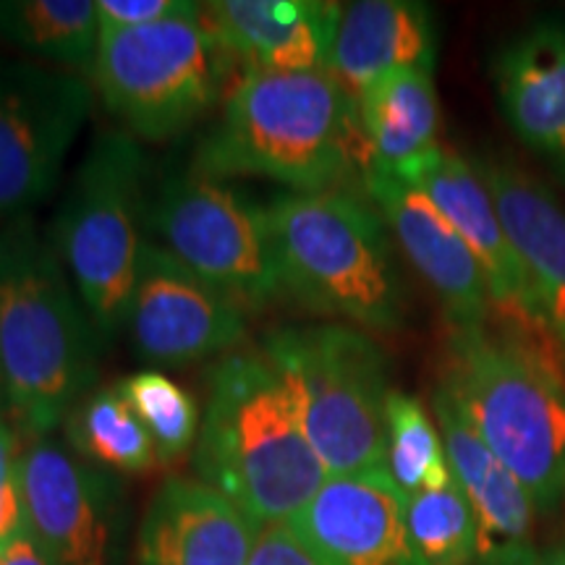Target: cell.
Listing matches in <instances>:
<instances>
[{"label":"cell","instance_id":"obj_11","mask_svg":"<svg viewBox=\"0 0 565 565\" xmlns=\"http://www.w3.org/2000/svg\"><path fill=\"white\" fill-rule=\"evenodd\" d=\"M129 328L145 362L183 366L223 353L246 333V307L147 242L134 280Z\"/></svg>","mask_w":565,"mask_h":565},{"label":"cell","instance_id":"obj_1","mask_svg":"<svg viewBox=\"0 0 565 565\" xmlns=\"http://www.w3.org/2000/svg\"><path fill=\"white\" fill-rule=\"evenodd\" d=\"M103 343L51 238L26 215L0 223V364L26 435L47 437L95 391Z\"/></svg>","mask_w":565,"mask_h":565},{"label":"cell","instance_id":"obj_7","mask_svg":"<svg viewBox=\"0 0 565 565\" xmlns=\"http://www.w3.org/2000/svg\"><path fill=\"white\" fill-rule=\"evenodd\" d=\"M147 160L126 131L92 139L55 215L53 244L103 341L129 322L147 221Z\"/></svg>","mask_w":565,"mask_h":565},{"label":"cell","instance_id":"obj_21","mask_svg":"<svg viewBox=\"0 0 565 565\" xmlns=\"http://www.w3.org/2000/svg\"><path fill=\"white\" fill-rule=\"evenodd\" d=\"M404 68L435 71L433 11L419 0L341 3L328 71L353 100Z\"/></svg>","mask_w":565,"mask_h":565},{"label":"cell","instance_id":"obj_31","mask_svg":"<svg viewBox=\"0 0 565 565\" xmlns=\"http://www.w3.org/2000/svg\"><path fill=\"white\" fill-rule=\"evenodd\" d=\"M0 565H51V561L42 553L38 542L30 534H24L0 553Z\"/></svg>","mask_w":565,"mask_h":565},{"label":"cell","instance_id":"obj_29","mask_svg":"<svg viewBox=\"0 0 565 565\" xmlns=\"http://www.w3.org/2000/svg\"><path fill=\"white\" fill-rule=\"evenodd\" d=\"M196 9H200V3H192V0H97L100 34L158 24V21L192 13Z\"/></svg>","mask_w":565,"mask_h":565},{"label":"cell","instance_id":"obj_30","mask_svg":"<svg viewBox=\"0 0 565 565\" xmlns=\"http://www.w3.org/2000/svg\"><path fill=\"white\" fill-rule=\"evenodd\" d=\"M249 565H320L288 524L259 529Z\"/></svg>","mask_w":565,"mask_h":565},{"label":"cell","instance_id":"obj_4","mask_svg":"<svg viewBox=\"0 0 565 565\" xmlns=\"http://www.w3.org/2000/svg\"><path fill=\"white\" fill-rule=\"evenodd\" d=\"M440 387L540 511L565 494V372L513 333L454 330Z\"/></svg>","mask_w":565,"mask_h":565},{"label":"cell","instance_id":"obj_22","mask_svg":"<svg viewBox=\"0 0 565 565\" xmlns=\"http://www.w3.org/2000/svg\"><path fill=\"white\" fill-rule=\"evenodd\" d=\"M356 124L362 173L404 175L440 147V100L433 71L404 68L374 82L356 100Z\"/></svg>","mask_w":565,"mask_h":565},{"label":"cell","instance_id":"obj_5","mask_svg":"<svg viewBox=\"0 0 565 565\" xmlns=\"http://www.w3.org/2000/svg\"><path fill=\"white\" fill-rule=\"evenodd\" d=\"M282 294L317 315L395 333L406 291L387 225L372 202L343 189L282 194L267 207Z\"/></svg>","mask_w":565,"mask_h":565},{"label":"cell","instance_id":"obj_24","mask_svg":"<svg viewBox=\"0 0 565 565\" xmlns=\"http://www.w3.org/2000/svg\"><path fill=\"white\" fill-rule=\"evenodd\" d=\"M68 443L116 471H147L158 461L154 443L121 387H95L66 416Z\"/></svg>","mask_w":565,"mask_h":565},{"label":"cell","instance_id":"obj_17","mask_svg":"<svg viewBox=\"0 0 565 565\" xmlns=\"http://www.w3.org/2000/svg\"><path fill=\"white\" fill-rule=\"evenodd\" d=\"M503 228L524 263L547 338L565 372V207L511 160H475Z\"/></svg>","mask_w":565,"mask_h":565},{"label":"cell","instance_id":"obj_16","mask_svg":"<svg viewBox=\"0 0 565 565\" xmlns=\"http://www.w3.org/2000/svg\"><path fill=\"white\" fill-rule=\"evenodd\" d=\"M433 406L450 471L477 521L475 565H529L536 553V508L529 492L487 450L443 387L435 391Z\"/></svg>","mask_w":565,"mask_h":565},{"label":"cell","instance_id":"obj_3","mask_svg":"<svg viewBox=\"0 0 565 565\" xmlns=\"http://www.w3.org/2000/svg\"><path fill=\"white\" fill-rule=\"evenodd\" d=\"M194 469L259 529L288 524L330 479L288 385L254 353H233L212 372Z\"/></svg>","mask_w":565,"mask_h":565},{"label":"cell","instance_id":"obj_33","mask_svg":"<svg viewBox=\"0 0 565 565\" xmlns=\"http://www.w3.org/2000/svg\"><path fill=\"white\" fill-rule=\"evenodd\" d=\"M6 398V380H3V364H0V406H3Z\"/></svg>","mask_w":565,"mask_h":565},{"label":"cell","instance_id":"obj_25","mask_svg":"<svg viewBox=\"0 0 565 565\" xmlns=\"http://www.w3.org/2000/svg\"><path fill=\"white\" fill-rule=\"evenodd\" d=\"M387 471L398 490L412 494L443 490L454 482L440 427L419 398L393 391L385 408Z\"/></svg>","mask_w":565,"mask_h":565},{"label":"cell","instance_id":"obj_8","mask_svg":"<svg viewBox=\"0 0 565 565\" xmlns=\"http://www.w3.org/2000/svg\"><path fill=\"white\" fill-rule=\"evenodd\" d=\"M231 53L204 9L103 34L92 79L105 108L145 141L183 137L221 100Z\"/></svg>","mask_w":565,"mask_h":565},{"label":"cell","instance_id":"obj_32","mask_svg":"<svg viewBox=\"0 0 565 565\" xmlns=\"http://www.w3.org/2000/svg\"><path fill=\"white\" fill-rule=\"evenodd\" d=\"M529 565H565V542H561V545H550L545 550H536Z\"/></svg>","mask_w":565,"mask_h":565},{"label":"cell","instance_id":"obj_18","mask_svg":"<svg viewBox=\"0 0 565 565\" xmlns=\"http://www.w3.org/2000/svg\"><path fill=\"white\" fill-rule=\"evenodd\" d=\"M503 118L529 150L565 179V21H536L492 55Z\"/></svg>","mask_w":565,"mask_h":565},{"label":"cell","instance_id":"obj_2","mask_svg":"<svg viewBox=\"0 0 565 565\" xmlns=\"http://www.w3.org/2000/svg\"><path fill=\"white\" fill-rule=\"evenodd\" d=\"M192 168L221 181L259 175L299 194L333 192L362 168L356 100L330 71L249 68Z\"/></svg>","mask_w":565,"mask_h":565},{"label":"cell","instance_id":"obj_6","mask_svg":"<svg viewBox=\"0 0 565 565\" xmlns=\"http://www.w3.org/2000/svg\"><path fill=\"white\" fill-rule=\"evenodd\" d=\"M265 356L291 391L328 477L387 469L385 408L393 387L370 335L338 322L296 324L267 338Z\"/></svg>","mask_w":565,"mask_h":565},{"label":"cell","instance_id":"obj_23","mask_svg":"<svg viewBox=\"0 0 565 565\" xmlns=\"http://www.w3.org/2000/svg\"><path fill=\"white\" fill-rule=\"evenodd\" d=\"M100 38L95 0H0V40L45 66L92 74Z\"/></svg>","mask_w":565,"mask_h":565},{"label":"cell","instance_id":"obj_14","mask_svg":"<svg viewBox=\"0 0 565 565\" xmlns=\"http://www.w3.org/2000/svg\"><path fill=\"white\" fill-rule=\"evenodd\" d=\"M288 526L320 565H424L408 540L406 494L387 469L330 477Z\"/></svg>","mask_w":565,"mask_h":565},{"label":"cell","instance_id":"obj_15","mask_svg":"<svg viewBox=\"0 0 565 565\" xmlns=\"http://www.w3.org/2000/svg\"><path fill=\"white\" fill-rule=\"evenodd\" d=\"M362 181L395 244L440 301L450 330L487 328L492 312L487 278L448 217L404 179L366 171Z\"/></svg>","mask_w":565,"mask_h":565},{"label":"cell","instance_id":"obj_9","mask_svg":"<svg viewBox=\"0 0 565 565\" xmlns=\"http://www.w3.org/2000/svg\"><path fill=\"white\" fill-rule=\"evenodd\" d=\"M147 223L158 246L242 307H265L282 294L267 207L221 179L196 168L166 175L147 207Z\"/></svg>","mask_w":565,"mask_h":565},{"label":"cell","instance_id":"obj_27","mask_svg":"<svg viewBox=\"0 0 565 565\" xmlns=\"http://www.w3.org/2000/svg\"><path fill=\"white\" fill-rule=\"evenodd\" d=\"M134 414L150 433L158 461L173 463L186 456L200 437V406L194 395L160 370H145L118 383Z\"/></svg>","mask_w":565,"mask_h":565},{"label":"cell","instance_id":"obj_28","mask_svg":"<svg viewBox=\"0 0 565 565\" xmlns=\"http://www.w3.org/2000/svg\"><path fill=\"white\" fill-rule=\"evenodd\" d=\"M26 534L24 498H21V454L17 433L0 414V553Z\"/></svg>","mask_w":565,"mask_h":565},{"label":"cell","instance_id":"obj_12","mask_svg":"<svg viewBox=\"0 0 565 565\" xmlns=\"http://www.w3.org/2000/svg\"><path fill=\"white\" fill-rule=\"evenodd\" d=\"M395 179H404L419 189L475 252L490 288L492 309L503 315L508 333L526 338L555 356L524 263L508 238L490 189L484 186L475 162L440 145Z\"/></svg>","mask_w":565,"mask_h":565},{"label":"cell","instance_id":"obj_20","mask_svg":"<svg viewBox=\"0 0 565 565\" xmlns=\"http://www.w3.org/2000/svg\"><path fill=\"white\" fill-rule=\"evenodd\" d=\"M210 30L231 55L263 71H328L341 3L328 0H215Z\"/></svg>","mask_w":565,"mask_h":565},{"label":"cell","instance_id":"obj_26","mask_svg":"<svg viewBox=\"0 0 565 565\" xmlns=\"http://www.w3.org/2000/svg\"><path fill=\"white\" fill-rule=\"evenodd\" d=\"M408 540L424 565H475L477 521L454 479L443 490L406 498Z\"/></svg>","mask_w":565,"mask_h":565},{"label":"cell","instance_id":"obj_13","mask_svg":"<svg viewBox=\"0 0 565 565\" xmlns=\"http://www.w3.org/2000/svg\"><path fill=\"white\" fill-rule=\"evenodd\" d=\"M26 534L51 565H108L116 490L58 443L34 440L21 454Z\"/></svg>","mask_w":565,"mask_h":565},{"label":"cell","instance_id":"obj_10","mask_svg":"<svg viewBox=\"0 0 565 565\" xmlns=\"http://www.w3.org/2000/svg\"><path fill=\"white\" fill-rule=\"evenodd\" d=\"M92 103L79 74L0 58V223L53 192Z\"/></svg>","mask_w":565,"mask_h":565},{"label":"cell","instance_id":"obj_19","mask_svg":"<svg viewBox=\"0 0 565 565\" xmlns=\"http://www.w3.org/2000/svg\"><path fill=\"white\" fill-rule=\"evenodd\" d=\"M259 526L228 498L192 479H168L139 529V565H249Z\"/></svg>","mask_w":565,"mask_h":565}]
</instances>
